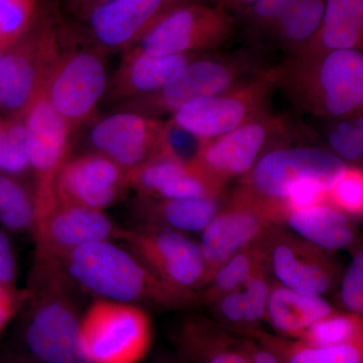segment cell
I'll return each mask as SVG.
<instances>
[{
    "label": "cell",
    "mask_w": 363,
    "mask_h": 363,
    "mask_svg": "<svg viewBox=\"0 0 363 363\" xmlns=\"http://www.w3.org/2000/svg\"><path fill=\"white\" fill-rule=\"evenodd\" d=\"M62 264L76 285L98 298L164 311L186 310L201 303L199 292L169 285L112 241L83 245L69 253Z\"/></svg>",
    "instance_id": "cell-1"
},
{
    "label": "cell",
    "mask_w": 363,
    "mask_h": 363,
    "mask_svg": "<svg viewBox=\"0 0 363 363\" xmlns=\"http://www.w3.org/2000/svg\"><path fill=\"white\" fill-rule=\"evenodd\" d=\"M0 174L20 180L30 174L28 136L21 117H0Z\"/></svg>",
    "instance_id": "cell-31"
},
{
    "label": "cell",
    "mask_w": 363,
    "mask_h": 363,
    "mask_svg": "<svg viewBox=\"0 0 363 363\" xmlns=\"http://www.w3.org/2000/svg\"><path fill=\"white\" fill-rule=\"evenodd\" d=\"M340 298L348 312L363 314V252H357L346 269L341 283Z\"/></svg>",
    "instance_id": "cell-38"
},
{
    "label": "cell",
    "mask_w": 363,
    "mask_h": 363,
    "mask_svg": "<svg viewBox=\"0 0 363 363\" xmlns=\"http://www.w3.org/2000/svg\"><path fill=\"white\" fill-rule=\"evenodd\" d=\"M18 363H40L38 362H18Z\"/></svg>",
    "instance_id": "cell-47"
},
{
    "label": "cell",
    "mask_w": 363,
    "mask_h": 363,
    "mask_svg": "<svg viewBox=\"0 0 363 363\" xmlns=\"http://www.w3.org/2000/svg\"><path fill=\"white\" fill-rule=\"evenodd\" d=\"M298 339L321 347L363 342L362 315L335 310L315 322Z\"/></svg>",
    "instance_id": "cell-30"
},
{
    "label": "cell",
    "mask_w": 363,
    "mask_h": 363,
    "mask_svg": "<svg viewBox=\"0 0 363 363\" xmlns=\"http://www.w3.org/2000/svg\"><path fill=\"white\" fill-rule=\"evenodd\" d=\"M207 2H209V4H216L218 0H206Z\"/></svg>",
    "instance_id": "cell-46"
},
{
    "label": "cell",
    "mask_w": 363,
    "mask_h": 363,
    "mask_svg": "<svg viewBox=\"0 0 363 363\" xmlns=\"http://www.w3.org/2000/svg\"><path fill=\"white\" fill-rule=\"evenodd\" d=\"M164 121L119 109L93 124L89 142L95 152L131 172L161 152Z\"/></svg>",
    "instance_id": "cell-16"
},
{
    "label": "cell",
    "mask_w": 363,
    "mask_h": 363,
    "mask_svg": "<svg viewBox=\"0 0 363 363\" xmlns=\"http://www.w3.org/2000/svg\"><path fill=\"white\" fill-rule=\"evenodd\" d=\"M238 33V21L225 9L190 2L162 16L133 48L155 57L205 54L218 51Z\"/></svg>",
    "instance_id": "cell-8"
},
{
    "label": "cell",
    "mask_w": 363,
    "mask_h": 363,
    "mask_svg": "<svg viewBox=\"0 0 363 363\" xmlns=\"http://www.w3.org/2000/svg\"><path fill=\"white\" fill-rule=\"evenodd\" d=\"M274 71L277 88L301 113L331 119L362 111V50L286 56Z\"/></svg>",
    "instance_id": "cell-2"
},
{
    "label": "cell",
    "mask_w": 363,
    "mask_h": 363,
    "mask_svg": "<svg viewBox=\"0 0 363 363\" xmlns=\"http://www.w3.org/2000/svg\"><path fill=\"white\" fill-rule=\"evenodd\" d=\"M271 67L255 45L225 54L206 52L181 69L162 89L124 102L119 108L159 118L172 116L192 100L240 87Z\"/></svg>",
    "instance_id": "cell-4"
},
{
    "label": "cell",
    "mask_w": 363,
    "mask_h": 363,
    "mask_svg": "<svg viewBox=\"0 0 363 363\" xmlns=\"http://www.w3.org/2000/svg\"><path fill=\"white\" fill-rule=\"evenodd\" d=\"M267 235L241 248L215 272L209 283L198 291L203 304H213L221 296L245 285L253 274L269 264Z\"/></svg>",
    "instance_id": "cell-28"
},
{
    "label": "cell",
    "mask_w": 363,
    "mask_h": 363,
    "mask_svg": "<svg viewBox=\"0 0 363 363\" xmlns=\"http://www.w3.org/2000/svg\"><path fill=\"white\" fill-rule=\"evenodd\" d=\"M363 0H326L322 25L300 54L362 50Z\"/></svg>",
    "instance_id": "cell-25"
},
{
    "label": "cell",
    "mask_w": 363,
    "mask_h": 363,
    "mask_svg": "<svg viewBox=\"0 0 363 363\" xmlns=\"http://www.w3.org/2000/svg\"><path fill=\"white\" fill-rule=\"evenodd\" d=\"M106 1H109V0H87L79 9H80L81 13H84L88 9H92L93 6H96L98 4H104V2Z\"/></svg>",
    "instance_id": "cell-43"
},
{
    "label": "cell",
    "mask_w": 363,
    "mask_h": 363,
    "mask_svg": "<svg viewBox=\"0 0 363 363\" xmlns=\"http://www.w3.org/2000/svg\"><path fill=\"white\" fill-rule=\"evenodd\" d=\"M294 135L288 116L267 112L226 135L205 140L192 164L223 189L233 179L247 175L262 155L284 147Z\"/></svg>",
    "instance_id": "cell-9"
},
{
    "label": "cell",
    "mask_w": 363,
    "mask_h": 363,
    "mask_svg": "<svg viewBox=\"0 0 363 363\" xmlns=\"http://www.w3.org/2000/svg\"><path fill=\"white\" fill-rule=\"evenodd\" d=\"M130 189L128 172L98 152L67 159L55 184L60 204L104 211Z\"/></svg>",
    "instance_id": "cell-17"
},
{
    "label": "cell",
    "mask_w": 363,
    "mask_h": 363,
    "mask_svg": "<svg viewBox=\"0 0 363 363\" xmlns=\"http://www.w3.org/2000/svg\"><path fill=\"white\" fill-rule=\"evenodd\" d=\"M104 54L96 47L61 52L45 82V96L73 133L90 121L106 94Z\"/></svg>",
    "instance_id": "cell-12"
},
{
    "label": "cell",
    "mask_w": 363,
    "mask_h": 363,
    "mask_svg": "<svg viewBox=\"0 0 363 363\" xmlns=\"http://www.w3.org/2000/svg\"><path fill=\"white\" fill-rule=\"evenodd\" d=\"M328 204L350 217L363 213V172L359 167H348L328 192Z\"/></svg>",
    "instance_id": "cell-36"
},
{
    "label": "cell",
    "mask_w": 363,
    "mask_h": 363,
    "mask_svg": "<svg viewBox=\"0 0 363 363\" xmlns=\"http://www.w3.org/2000/svg\"><path fill=\"white\" fill-rule=\"evenodd\" d=\"M73 1L75 2L76 6L80 9V7L82 6L87 0H73Z\"/></svg>",
    "instance_id": "cell-45"
},
{
    "label": "cell",
    "mask_w": 363,
    "mask_h": 363,
    "mask_svg": "<svg viewBox=\"0 0 363 363\" xmlns=\"http://www.w3.org/2000/svg\"><path fill=\"white\" fill-rule=\"evenodd\" d=\"M38 16V0H0V43L13 45Z\"/></svg>",
    "instance_id": "cell-34"
},
{
    "label": "cell",
    "mask_w": 363,
    "mask_h": 363,
    "mask_svg": "<svg viewBox=\"0 0 363 363\" xmlns=\"http://www.w3.org/2000/svg\"><path fill=\"white\" fill-rule=\"evenodd\" d=\"M60 54L58 33L51 21L38 16L0 61V117H25L45 89Z\"/></svg>",
    "instance_id": "cell-7"
},
{
    "label": "cell",
    "mask_w": 363,
    "mask_h": 363,
    "mask_svg": "<svg viewBox=\"0 0 363 363\" xmlns=\"http://www.w3.org/2000/svg\"><path fill=\"white\" fill-rule=\"evenodd\" d=\"M9 47H11V45H7L0 43V61H1L2 57H4V55L6 54V52L7 50H9Z\"/></svg>",
    "instance_id": "cell-44"
},
{
    "label": "cell",
    "mask_w": 363,
    "mask_h": 363,
    "mask_svg": "<svg viewBox=\"0 0 363 363\" xmlns=\"http://www.w3.org/2000/svg\"><path fill=\"white\" fill-rule=\"evenodd\" d=\"M0 224L13 233L33 230L35 204L33 189L20 179L0 174Z\"/></svg>",
    "instance_id": "cell-29"
},
{
    "label": "cell",
    "mask_w": 363,
    "mask_h": 363,
    "mask_svg": "<svg viewBox=\"0 0 363 363\" xmlns=\"http://www.w3.org/2000/svg\"><path fill=\"white\" fill-rule=\"evenodd\" d=\"M281 224L325 252L350 247L357 238V228L350 215L328 203L289 212Z\"/></svg>",
    "instance_id": "cell-22"
},
{
    "label": "cell",
    "mask_w": 363,
    "mask_h": 363,
    "mask_svg": "<svg viewBox=\"0 0 363 363\" xmlns=\"http://www.w3.org/2000/svg\"><path fill=\"white\" fill-rule=\"evenodd\" d=\"M267 250L269 272L286 288L322 297L337 284L338 267L326 252L281 225L267 233Z\"/></svg>",
    "instance_id": "cell-14"
},
{
    "label": "cell",
    "mask_w": 363,
    "mask_h": 363,
    "mask_svg": "<svg viewBox=\"0 0 363 363\" xmlns=\"http://www.w3.org/2000/svg\"><path fill=\"white\" fill-rule=\"evenodd\" d=\"M255 0H218L214 6L221 7V9H225L229 13L233 14L245 9Z\"/></svg>",
    "instance_id": "cell-42"
},
{
    "label": "cell",
    "mask_w": 363,
    "mask_h": 363,
    "mask_svg": "<svg viewBox=\"0 0 363 363\" xmlns=\"http://www.w3.org/2000/svg\"><path fill=\"white\" fill-rule=\"evenodd\" d=\"M160 363H164V362H160Z\"/></svg>",
    "instance_id": "cell-48"
},
{
    "label": "cell",
    "mask_w": 363,
    "mask_h": 363,
    "mask_svg": "<svg viewBox=\"0 0 363 363\" xmlns=\"http://www.w3.org/2000/svg\"><path fill=\"white\" fill-rule=\"evenodd\" d=\"M197 136L174 123L171 119L164 121L161 152L176 157L186 164H192L197 159L203 143Z\"/></svg>",
    "instance_id": "cell-37"
},
{
    "label": "cell",
    "mask_w": 363,
    "mask_h": 363,
    "mask_svg": "<svg viewBox=\"0 0 363 363\" xmlns=\"http://www.w3.org/2000/svg\"><path fill=\"white\" fill-rule=\"evenodd\" d=\"M269 264L253 274L245 285L240 286L243 307V330L245 333L259 328L260 323L266 316L267 298L271 285L269 279Z\"/></svg>",
    "instance_id": "cell-35"
},
{
    "label": "cell",
    "mask_w": 363,
    "mask_h": 363,
    "mask_svg": "<svg viewBox=\"0 0 363 363\" xmlns=\"http://www.w3.org/2000/svg\"><path fill=\"white\" fill-rule=\"evenodd\" d=\"M325 138L329 152L350 167H358L363 157L362 111L328 119Z\"/></svg>",
    "instance_id": "cell-32"
},
{
    "label": "cell",
    "mask_w": 363,
    "mask_h": 363,
    "mask_svg": "<svg viewBox=\"0 0 363 363\" xmlns=\"http://www.w3.org/2000/svg\"><path fill=\"white\" fill-rule=\"evenodd\" d=\"M294 1L295 0H255L233 16L238 21V28H242L255 45L257 40L269 38Z\"/></svg>",
    "instance_id": "cell-33"
},
{
    "label": "cell",
    "mask_w": 363,
    "mask_h": 363,
    "mask_svg": "<svg viewBox=\"0 0 363 363\" xmlns=\"http://www.w3.org/2000/svg\"><path fill=\"white\" fill-rule=\"evenodd\" d=\"M276 225L245 197L234 193L201 231L199 247L207 267V284L241 248L264 238ZM206 284V285H207Z\"/></svg>",
    "instance_id": "cell-19"
},
{
    "label": "cell",
    "mask_w": 363,
    "mask_h": 363,
    "mask_svg": "<svg viewBox=\"0 0 363 363\" xmlns=\"http://www.w3.org/2000/svg\"><path fill=\"white\" fill-rule=\"evenodd\" d=\"M276 89V71L272 66L240 87L184 104L169 119L200 140H214L271 111Z\"/></svg>",
    "instance_id": "cell-10"
},
{
    "label": "cell",
    "mask_w": 363,
    "mask_h": 363,
    "mask_svg": "<svg viewBox=\"0 0 363 363\" xmlns=\"http://www.w3.org/2000/svg\"><path fill=\"white\" fill-rule=\"evenodd\" d=\"M117 227L100 210L56 203L33 228L35 259L62 262L83 245L116 240Z\"/></svg>",
    "instance_id": "cell-18"
},
{
    "label": "cell",
    "mask_w": 363,
    "mask_h": 363,
    "mask_svg": "<svg viewBox=\"0 0 363 363\" xmlns=\"http://www.w3.org/2000/svg\"><path fill=\"white\" fill-rule=\"evenodd\" d=\"M16 260L9 235L0 229V283L14 284Z\"/></svg>",
    "instance_id": "cell-41"
},
{
    "label": "cell",
    "mask_w": 363,
    "mask_h": 363,
    "mask_svg": "<svg viewBox=\"0 0 363 363\" xmlns=\"http://www.w3.org/2000/svg\"><path fill=\"white\" fill-rule=\"evenodd\" d=\"M154 327L140 306L97 298L81 317L86 363H140L152 347Z\"/></svg>",
    "instance_id": "cell-6"
},
{
    "label": "cell",
    "mask_w": 363,
    "mask_h": 363,
    "mask_svg": "<svg viewBox=\"0 0 363 363\" xmlns=\"http://www.w3.org/2000/svg\"><path fill=\"white\" fill-rule=\"evenodd\" d=\"M238 335L250 336L274 351L283 363H363V342L344 345H310L300 339L284 337L260 328Z\"/></svg>",
    "instance_id": "cell-26"
},
{
    "label": "cell",
    "mask_w": 363,
    "mask_h": 363,
    "mask_svg": "<svg viewBox=\"0 0 363 363\" xmlns=\"http://www.w3.org/2000/svg\"><path fill=\"white\" fill-rule=\"evenodd\" d=\"M28 298V289L16 288L14 284L0 283V333L25 307Z\"/></svg>",
    "instance_id": "cell-39"
},
{
    "label": "cell",
    "mask_w": 363,
    "mask_h": 363,
    "mask_svg": "<svg viewBox=\"0 0 363 363\" xmlns=\"http://www.w3.org/2000/svg\"><path fill=\"white\" fill-rule=\"evenodd\" d=\"M173 340L184 363H250L238 335L207 318L184 320Z\"/></svg>",
    "instance_id": "cell-21"
},
{
    "label": "cell",
    "mask_w": 363,
    "mask_h": 363,
    "mask_svg": "<svg viewBox=\"0 0 363 363\" xmlns=\"http://www.w3.org/2000/svg\"><path fill=\"white\" fill-rule=\"evenodd\" d=\"M23 121L30 174L35 184L33 193L37 224L56 204L55 184L60 169L68 159L74 133L65 119L50 104L45 90L30 105Z\"/></svg>",
    "instance_id": "cell-13"
},
{
    "label": "cell",
    "mask_w": 363,
    "mask_h": 363,
    "mask_svg": "<svg viewBox=\"0 0 363 363\" xmlns=\"http://www.w3.org/2000/svg\"><path fill=\"white\" fill-rule=\"evenodd\" d=\"M116 240L157 278L184 290L198 291L207 284V267L199 243L180 231L143 223L117 227Z\"/></svg>",
    "instance_id": "cell-11"
},
{
    "label": "cell",
    "mask_w": 363,
    "mask_h": 363,
    "mask_svg": "<svg viewBox=\"0 0 363 363\" xmlns=\"http://www.w3.org/2000/svg\"><path fill=\"white\" fill-rule=\"evenodd\" d=\"M236 335L240 350L247 355L250 363H283L274 351L257 339L238 334Z\"/></svg>",
    "instance_id": "cell-40"
},
{
    "label": "cell",
    "mask_w": 363,
    "mask_h": 363,
    "mask_svg": "<svg viewBox=\"0 0 363 363\" xmlns=\"http://www.w3.org/2000/svg\"><path fill=\"white\" fill-rule=\"evenodd\" d=\"M201 55L155 57L133 48L124 52L121 65L109 80L104 102L121 104L157 92L181 69Z\"/></svg>",
    "instance_id": "cell-20"
},
{
    "label": "cell",
    "mask_w": 363,
    "mask_h": 363,
    "mask_svg": "<svg viewBox=\"0 0 363 363\" xmlns=\"http://www.w3.org/2000/svg\"><path fill=\"white\" fill-rule=\"evenodd\" d=\"M206 0H109L83 16L102 52H128L172 9Z\"/></svg>",
    "instance_id": "cell-15"
},
{
    "label": "cell",
    "mask_w": 363,
    "mask_h": 363,
    "mask_svg": "<svg viewBox=\"0 0 363 363\" xmlns=\"http://www.w3.org/2000/svg\"><path fill=\"white\" fill-rule=\"evenodd\" d=\"M348 167L321 147L284 145L262 155L243 177L236 193L276 224L279 206L289 189L300 182L316 181L330 190Z\"/></svg>",
    "instance_id": "cell-5"
},
{
    "label": "cell",
    "mask_w": 363,
    "mask_h": 363,
    "mask_svg": "<svg viewBox=\"0 0 363 363\" xmlns=\"http://www.w3.org/2000/svg\"><path fill=\"white\" fill-rule=\"evenodd\" d=\"M225 200L221 196L190 199L138 198L135 213L143 223L180 233L202 231L218 213Z\"/></svg>",
    "instance_id": "cell-23"
},
{
    "label": "cell",
    "mask_w": 363,
    "mask_h": 363,
    "mask_svg": "<svg viewBox=\"0 0 363 363\" xmlns=\"http://www.w3.org/2000/svg\"><path fill=\"white\" fill-rule=\"evenodd\" d=\"M75 286L62 262L33 260L23 338L35 362L86 363L79 342L82 314Z\"/></svg>",
    "instance_id": "cell-3"
},
{
    "label": "cell",
    "mask_w": 363,
    "mask_h": 363,
    "mask_svg": "<svg viewBox=\"0 0 363 363\" xmlns=\"http://www.w3.org/2000/svg\"><path fill=\"white\" fill-rule=\"evenodd\" d=\"M335 310L319 296L306 295L272 284L264 320L284 337L298 339L311 325Z\"/></svg>",
    "instance_id": "cell-24"
},
{
    "label": "cell",
    "mask_w": 363,
    "mask_h": 363,
    "mask_svg": "<svg viewBox=\"0 0 363 363\" xmlns=\"http://www.w3.org/2000/svg\"><path fill=\"white\" fill-rule=\"evenodd\" d=\"M326 0H295L284 14L269 39L286 56L304 51L312 42L323 21Z\"/></svg>",
    "instance_id": "cell-27"
}]
</instances>
